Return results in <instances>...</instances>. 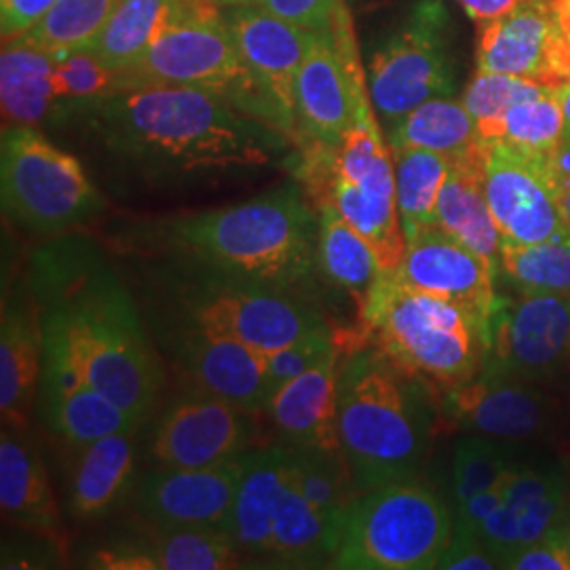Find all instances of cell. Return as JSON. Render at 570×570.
Instances as JSON below:
<instances>
[{
	"label": "cell",
	"instance_id": "cell-29",
	"mask_svg": "<svg viewBox=\"0 0 570 570\" xmlns=\"http://www.w3.org/2000/svg\"><path fill=\"white\" fill-rule=\"evenodd\" d=\"M0 508L23 529L41 534L60 530L58 501L41 459L9 428L0 435Z\"/></svg>",
	"mask_w": 570,
	"mask_h": 570
},
{
	"label": "cell",
	"instance_id": "cell-11",
	"mask_svg": "<svg viewBox=\"0 0 570 570\" xmlns=\"http://www.w3.org/2000/svg\"><path fill=\"white\" fill-rule=\"evenodd\" d=\"M186 306L193 326L242 341L263 353L326 327L322 315L292 289L235 282L209 273L188 289Z\"/></svg>",
	"mask_w": 570,
	"mask_h": 570
},
{
	"label": "cell",
	"instance_id": "cell-48",
	"mask_svg": "<svg viewBox=\"0 0 570 570\" xmlns=\"http://www.w3.org/2000/svg\"><path fill=\"white\" fill-rule=\"evenodd\" d=\"M503 480L497 487L482 490V492L469 497L465 501L456 503V510L452 513L454 515V529L475 532V529L489 518L490 513L503 503V494H505Z\"/></svg>",
	"mask_w": 570,
	"mask_h": 570
},
{
	"label": "cell",
	"instance_id": "cell-46",
	"mask_svg": "<svg viewBox=\"0 0 570 570\" xmlns=\"http://www.w3.org/2000/svg\"><path fill=\"white\" fill-rule=\"evenodd\" d=\"M442 570H494L501 569L499 558L480 541L475 532L454 529L449 550L438 562Z\"/></svg>",
	"mask_w": 570,
	"mask_h": 570
},
{
	"label": "cell",
	"instance_id": "cell-50",
	"mask_svg": "<svg viewBox=\"0 0 570 570\" xmlns=\"http://www.w3.org/2000/svg\"><path fill=\"white\" fill-rule=\"evenodd\" d=\"M480 28L513 11L522 0H456Z\"/></svg>",
	"mask_w": 570,
	"mask_h": 570
},
{
	"label": "cell",
	"instance_id": "cell-13",
	"mask_svg": "<svg viewBox=\"0 0 570 570\" xmlns=\"http://www.w3.org/2000/svg\"><path fill=\"white\" fill-rule=\"evenodd\" d=\"M484 367L548 385L570 370V296L518 292L489 322Z\"/></svg>",
	"mask_w": 570,
	"mask_h": 570
},
{
	"label": "cell",
	"instance_id": "cell-34",
	"mask_svg": "<svg viewBox=\"0 0 570 570\" xmlns=\"http://www.w3.org/2000/svg\"><path fill=\"white\" fill-rule=\"evenodd\" d=\"M385 140L389 150L423 148L452 159L482 144L465 104L454 98H435L416 106L385 129Z\"/></svg>",
	"mask_w": 570,
	"mask_h": 570
},
{
	"label": "cell",
	"instance_id": "cell-39",
	"mask_svg": "<svg viewBox=\"0 0 570 570\" xmlns=\"http://www.w3.org/2000/svg\"><path fill=\"white\" fill-rule=\"evenodd\" d=\"M564 131V112L558 98V87H553L543 96L511 106L499 127L497 142L510 144L511 148L550 164Z\"/></svg>",
	"mask_w": 570,
	"mask_h": 570
},
{
	"label": "cell",
	"instance_id": "cell-7",
	"mask_svg": "<svg viewBox=\"0 0 570 570\" xmlns=\"http://www.w3.org/2000/svg\"><path fill=\"white\" fill-rule=\"evenodd\" d=\"M129 75L138 87L180 85L214 91L296 142L294 127L247 68L228 32L223 7L214 0H186L183 16L165 28Z\"/></svg>",
	"mask_w": 570,
	"mask_h": 570
},
{
	"label": "cell",
	"instance_id": "cell-32",
	"mask_svg": "<svg viewBox=\"0 0 570 570\" xmlns=\"http://www.w3.org/2000/svg\"><path fill=\"white\" fill-rule=\"evenodd\" d=\"M315 209L320 216V266L332 284L348 292L362 315L383 275V266L366 239L346 223L334 205L320 202Z\"/></svg>",
	"mask_w": 570,
	"mask_h": 570
},
{
	"label": "cell",
	"instance_id": "cell-25",
	"mask_svg": "<svg viewBox=\"0 0 570 570\" xmlns=\"http://www.w3.org/2000/svg\"><path fill=\"white\" fill-rule=\"evenodd\" d=\"M292 446L245 452V469L225 532L245 556L266 558L277 510L292 480Z\"/></svg>",
	"mask_w": 570,
	"mask_h": 570
},
{
	"label": "cell",
	"instance_id": "cell-6",
	"mask_svg": "<svg viewBox=\"0 0 570 570\" xmlns=\"http://www.w3.org/2000/svg\"><path fill=\"white\" fill-rule=\"evenodd\" d=\"M301 155L298 180L311 204L334 205L374 249L383 271L402 265L407 244L395 202L393 157L367 87L357 96L343 142Z\"/></svg>",
	"mask_w": 570,
	"mask_h": 570
},
{
	"label": "cell",
	"instance_id": "cell-44",
	"mask_svg": "<svg viewBox=\"0 0 570 570\" xmlns=\"http://www.w3.org/2000/svg\"><path fill=\"white\" fill-rule=\"evenodd\" d=\"M218 7H256L306 30L327 35L346 11L345 0H214Z\"/></svg>",
	"mask_w": 570,
	"mask_h": 570
},
{
	"label": "cell",
	"instance_id": "cell-1",
	"mask_svg": "<svg viewBox=\"0 0 570 570\" xmlns=\"http://www.w3.org/2000/svg\"><path fill=\"white\" fill-rule=\"evenodd\" d=\"M85 119L106 150L155 183H199L282 164L289 140L223 96L180 85H140L91 104Z\"/></svg>",
	"mask_w": 570,
	"mask_h": 570
},
{
	"label": "cell",
	"instance_id": "cell-14",
	"mask_svg": "<svg viewBox=\"0 0 570 570\" xmlns=\"http://www.w3.org/2000/svg\"><path fill=\"white\" fill-rule=\"evenodd\" d=\"M484 193L503 245L570 237L551 180L550 164L505 142L482 144Z\"/></svg>",
	"mask_w": 570,
	"mask_h": 570
},
{
	"label": "cell",
	"instance_id": "cell-45",
	"mask_svg": "<svg viewBox=\"0 0 570 570\" xmlns=\"http://www.w3.org/2000/svg\"><path fill=\"white\" fill-rule=\"evenodd\" d=\"M511 570H570V532L567 524L551 530L539 541L513 551L505 560Z\"/></svg>",
	"mask_w": 570,
	"mask_h": 570
},
{
	"label": "cell",
	"instance_id": "cell-52",
	"mask_svg": "<svg viewBox=\"0 0 570 570\" xmlns=\"http://www.w3.org/2000/svg\"><path fill=\"white\" fill-rule=\"evenodd\" d=\"M567 527H569V532H570V499H569V515H567Z\"/></svg>",
	"mask_w": 570,
	"mask_h": 570
},
{
	"label": "cell",
	"instance_id": "cell-22",
	"mask_svg": "<svg viewBox=\"0 0 570 570\" xmlns=\"http://www.w3.org/2000/svg\"><path fill=\"white\" fill-rule=\"evenodd\" d=\"M41 385L51 428L77 449L112 433H136L142 425L136 416L94 387L81 370L53 346L45 345Z\"/></svg>",
	"mask_w": 570,
	"mask_h": 570
},
{
	"label": "cell",
	"instance_id": "cell-4",
	"mask_svg": "<svg viewBox=\"0 0 570 570\" xmlns=\"http://www.w3.org/2000/svg\"><path fill=\"white\" fill-rule=\"evenodd\" d=\"M435 391L376 345L346 357L338 435L357 492L419 475L438 425Z\"/></svg>",
	"mask_w": 570,
	"mask_h": 570
},
{
	"label": "cell",
	"instance_id": "cell-16",
	"mask_svg": "<svg viewBox=\"0 0 570 570\" xmlns=\"http://www.w3.org/2000/svg\"><path fill=\"white\" fill-rule=\"evenodd\" d=\"M252 414L225 400L197 391L165 407L153 440L150 459L159 469H199L244 454L252 442Z\"/></svg>",
	"mask_w": 570,
	"mask_h": 570
},
{
	"label": "cell",
	"instance_id": "cell-19",
	"mask_svg": "<svg viewBox=\"0 0 570 570\" xmlns=\"http://www.w3.org/2000/svg\"><path fill=\"white\" fill-rule=\"evenodd\" d=\"M393 273L410 287L452 301L484 322L499 305L494 268L438 225L407 242L406 256Z\"/></svg>",
	"mask_w": 570,
	"mask_h": 570
},
{
	"label": "cell",
	"instance_id": "cell-41",
	"mask_svg": "<svg viewBox=\"0 0 570 570\" xmlns=\"http://www.w3.org/2000/svg\"><path fill=\"white\" fill-rule=\"evenodd\" d=\"M550 89H553L550 85L522 77L475 70L463 94V104L475 121L480 142H497L499 127L511 106L543 96Z\"/></svg>",
	"mask_w": 570,
	"mask_h": 570
},
{
	"label": "cell",
	"instance_id": "cell-26",
	"mask_svg": "<svg viewBox=\"0 0 570 570\" xmlns=\"http://www.w3.org/2000/svg\"><path fill=\"white\" fill-rule=\"evenodd\" d=\"M444 233L468 245L501 275L503 239L484 193L482 144L452 159L438 202V223Z\"/></svg>",
	"mask_w": 570,
	"mask_h": 570
},
{
	"label": "cell",
	"instance_id": "cell-17",
	"mask_svg": "<svg viewBox=\"0 0 570 570\" xmlns=\"http://www.w3.org/2000/svg\"><path fill=\"white\" fill-rule=\"evenodd\" d=\"M245 469V452L199 469H155L140 475L134 503L157 529L225 530Z\"/></svg>",
	"mask_w": 570,
	"mask_h": 570
},
{
	"label": "cell",
	"instance_id": "cell-27",
	"mask_svg": "<svg viewBox=\"0 0 570 570\" xmlns=\"http://www.w3.org/2000/svg\"><path fill=\"white\" fill-rule=\"evenodd\" d=\"M244 553L225 530L157 529L144 546L102 551L98 569L226 570L239 569Z\"/></svg>",
	"mask_w": 570,
	"mask_h": 570
},
{
	"label": "cell",
	"instance_id": "cell-49",
	"mask_svg": "<svg viewBox=\"0 0 570 570\" xmlns=\"http://www.w3.org/2000/svg\"><path fill=\"white\" fill-rule=\"evenodd\" d=\"M551 180L556 188V199L560 205L562 218L570 228V131H564L562 142L558 144L550 159Z\"/></svg>",
	"mask_w": 570,
	"mask_h": 570
},
{
	"label": "cell",
	"instance_id": "cell-28",
	"mask_svg": "<svg viewBox=\"0 0 570 570\" xmlns=\"http://www.w3.org/2000/svg\"><path fill=\"white\" fill-rule=\"evenodd\" d=\"M503 503L518 522V550L539 541L569 515V478L551 459H520L505 473Z\"/></svg>",
	"mask_w": 570,
	"mask_h": 570
},
{
	"label": "cell",
	"instance_id": "cell-21",
	"mask_svg": "<svg viewBox=\"0 0 570 570\" xmlns=\"http://www.w3.org/2000/svg\"><path fill=\"white\" fill-rule=\"evenodd\" d=\"M178 362L197 391L220 397L247 414L268 410L273 393L263 351L193 326L180 338Z\"/></svg>",
	"mask_w": 570,
	"mask_h": 570
},
{
	"label": "cell",
	"instance_id": "cell-51",
	"mask_svg": "<svg viewBox=\"0 0 570 570\" xmlns=\"http://www.w3.org/2000/svg\"><path fill=\"white\" fill-rule=\"evenodd\" d=\"M558 98H560V104H562V112H564L567 131H570V81L558 87Z\"/></svg>",
	"mask_w": 570,
	"mask_h": 570
},
{
	"label": "cell",
	"instance_id": "cell-10",
	"mask_svg": "<svg viewBox=\"0 0 570 570\" xmlns=\"http://www.w3.org/2000/svg\"><path fill=\"white\" fill-rule=\"evenodd\" d=\"M370 102L387 129L416 106L454 98L459 87L456 26L444 0H414L370 56Z\"/></svg>",
	"mask_w": 570,
	"mask_h": 570
},
{
	"label": "cell",
	"instance_id": "cell-15",
	"mask_svg": "<svg viewBox=\"0 0 570 570\" xmlns=\"http://www.w3.org/2000/svg\"><path fill=\"white\" fill-rule=\"evenodd\" d=\"M446 412L465 433L522 444L550 435L560 404L548 385L482 367L475 379L446 393Z\"/></svg>",
	"mask_w": 570,
	"mask_h": 570
},
{
	"label": "cell",
	"instance_id": "cell-31",
	"mask_svg": "<svg viewBox=\"0 0 570 570\" xmlns=\"http://www.w3.org/2000/svg\"><path fill=\"white\" fill-rule=\"evenodd\" d=\"M131 435V431L112 433L81 446L70 482V511L75 518H96L117 503L134 473Z\"/></svg>",
	"mask_w": 570,
	"mask_h": 570
},
{
	"label": "cell",
	"instance_id": "cell-53",
	"mask_svg": "<svg viewBox=\"0 0 570 570\" xmlns=\"http://www.w3.org/2000/svg\"><path fill=\"white\" fill-rule=\"evenodd\" d=\"M539 2H553V0H539Z\"/></svg>",
	"mask_w": 570,
	"mask_h": 570
},
{
	"label": "cell",
	"instance_id": "cell-24",
	"mask_svg": "<svg viewBox=\"0 0 570 570\" xmlns=\"http://www.w3.org/2000/svg\"><path fill=\"white\" fill-rule=\"evenodd\" d=\"M338 374L336 351L273 395L268 414L289 446L341 450Z\"/></svg>",
	"mask_w": 570,
	"mask_h": 570
},
{
	"label": "cell",
	"instance_id": "cell-30",
	"mask_svg": "<svg viewBox=\"0 0 570 570\" xmlns=\"http://www.w3.org/2000/svg\"><path fill=\"white\" fill-rule=\"evenodd\" d=\"M56 51L4 42L0 56V102L4 125L39 127L53 121Z\"/></svg>",
	"mask_w": 570,
	"mask_h": 570
},
{
	"label": "cell",
	"instance_id": "cell-8",
	"mask_svg": "<svg viewBox=\"0 0 570 570\" xmlns=\"http://www.w3.org/2000/svg\"><path fill=\"white\" fill-rule=\"evenodd\" d=\"M454 534L442 497L416 478L360 492L346 513L334 569H438Z\"/></svg>",
	"mask_w": 570,
	"mask_h": 570
},
{
	"label": "cell",
	"instance_id": "cell-38",
	"mask_svg": "<svg viewBox=\"0 0 570 570\" xmlns=\"http://www.w3.org/2000/svg\"><path fill=\"white\" fill-rule=\"evenodd\" d=\"M117 2L119 0H56L37 26L13 41L45 51L87 49L100 35Z\"/></svg>",
	"mask_w": 570,
	"mask_h": 570
},
{
	"label": "cell",
	"instance_id": "cell-47",
	"mask_svg": "<svg viewBox=\"0 0 570 570\" xmlns=\"http://www.w3.org/2000/svg\"><path fill=\"white\" fill-rule=\"evenodd\" d=\"M56 0H0L2 42L13 41L37 26Z\"/></svg>",
	"mask_w": 570,
	"mask_h": 570
},
{
	"label": "cell",
	"instance_id": "cell-3",
	"mask_svg": "<svg viewBox=\"0 0 570 570\" xmlns=\"http://www.w3.org/2000/svg\"><path fill=\"white\" fill-rule=\"evenodd\" d=\"M169 244L209 275L294 289L320 266V216L305 188L287 183L244 204L176 218Z\"/></svg>",
	"mask_w": 570,
	"mask_h": 570
},
{
	"label": "cell",
	"instance_id": "cell-42",
	"mask_svg": "<svg viewBox=\"0 0 570 570\" xmlns=\"http://www.w3.org/2000/svg\"><path fill=\"white\" fill-rule=\"evenodd\" d=\"M520 459H522L520 449L513 442L497 440L480 433H468L454 446V459H452L454 501L461 503L482 490L497 487Z\"/></svg>",
	"mask_w": 570,
	"mask_h": 570
},
{
	"label": "cell",
	"instance_id": "cell-23",
	"mask_svg": "<svg viewBox=\"0 0 570 570\" xmlns=\"http://www.w3.org/2000/svg\"><path fill=\"white\" fill-rule=\"evenodd\" d=\"M45 366L41 311L30 294L2 305L0 322V412L2 425L21 431L41 385Z\"/></svg>",
	"mask_w": 570,
	"mask_h": 570
},
{
	"label": "cell",
	"instance_id": "cell-5",
	"mask_svg": "<svg viewBox=\"0 0 570 570\" xmlns=\"http://www.w3.org/2000/svg\"><path fill=\"white\" fill-rule=\"evenodd\" d=\"M362 324L391 360L444 393L475 379L489 355V322L410 287L393 271L374 285Z\"/></svg>",
	"mask_w": 570,
	"mask_h": 570
},
{
	"label": "cell",
	"instance_id": "cell-36",
	"mask_svg": "<svg viewBox=\"0 0 570 570\" xmlns=\"http://www.w3.org/2000/svg\"><path fill=\"white\" fill-rule=\"evenodd\" d=\"M395 171V202L406 244L438 223V202L452 167V157L423 150H391Z\"/></svg>",
	"mask_w": 570,
	"mask_h": 570
},
{
	"label": "cell",
	"instance_id": "cell-18",
	"mask_svg": "<svg viewBox=\"0 0 570 570\" xmlns=\"http://www.w3.org/2000/svg\"><path fill=\"white\" fill-rule=\"evenodd\" d=\"M475 70L501 72L560 87L570 81V45L551 2L522 0L480 28Z\"/></svg>",
	"mask_w": 570,
	"mask_h": 570
},
{
	"label": "cell",
	"instance_id": "cell-2",
	"mask_svg": "<svg viewBox=\"0 0 570 570\" xmlns=\"http://www.w3.org/2000/svg\"><path fill=\"white\" fill-rule=\"evenodd\" d=\"M32 265L42 343L144 423L159 400L164 370L121 277L91 245L72 239L47 245Z\"/></svg>",
	"mask_w": 570,
	"mask_h": 570
},
{
	"label": "cell",
	"instance_id": "cell-12",
	"mask_svg": "<svg viewBox=\"0 0 570 570\" xmlns=\"http://www.w3.org/2000/svg\"><path fill=\"white\" fill-rule=\"evenodd\" d=\"M348 9L332 32L317 35L296 77V144L301 153L334 150L355 117L357 96L366 89Z\"/></svg>",
	"mask_w": 570,
	"mask_h": 570
},
{
	"label": "cell",
	"instance_id": "cell-43",
	"mask_svg": "<svg viewBox=\"0 0 570 570\" xmlns=\"http://www.w3.org/2000/svg\"><path fill=\"white\" fill-rule=\"evenodd\" d=\"M336 351L338 348L332 338V332L326 326L277 351L266 353V374H268L271 393L275 395L284 385L303 376L311 367L317 366L320 362L326 360L327 355Z\"/></svg>",
	"mask_w": 570,
	"mask_h": 570
},
{
	"label": "cell",
	"instance_id": "cell-40",
	"mask_svg": "<svg viewBox=\"0 0 570 570\" xmlns=\"http://www.w3.org/2000/svg\"><path fill=\"white\" fill-rule=\"evenodd\" d=\"M501 273L518 292L570 296V237L530 245H503Z\"/></svg>",
	"mask_w": 570,
	"mask_h": 570
},
{
	"label": "cell",
	"instance_id": "cell-33",
	"mask_svg": "<svg viewBox=\"0 0 570 570\" xmlns=\"http://www.w3.org/2000/svg\"><path fill=\"white\" fill-rule=\"evenodd\" d=\"M186 0H119L87 49L110 68L129 72L165 28L183 16Z\"/></svg>",
	"mask_w": 570,
	"mask_h": 570
},
{
	"label": "cell",
	"instance_id": "cell-37",
	"mask_svg": "<svg viewBox=\"0 0 570 570\" xmlns=\"http://www.w3.org/2000/svg\"><path fill=\"white\" fill-rule=\"evenodd\" d=\"M292 449V482L296 490L317 510L346 520V513L357 499L351 492L357 489L343 450Z\"/></svg>",
	"mask_w": 570,
	"mask_h": 570
},
{
	"label": "cell",
	"instance_id": "cell-20",
	"mask_svg": "<svg viewBox=\"0 0 570 570\" xmlns=\"http://www.w3.org/2000/svg\"><path fill=\"white\" fill-rule=\"evenodd\" d=\"M223 13L247 68L282 108L285 119L296 131V77L320 32L306 30L256 7H226Z\"/></svg>",
	"mask_w": 570,
	"mask_h": 570
},
{
	"label": "cell",
	"instance_id": "cell-35",
	"mask_svg": "<svg viewBox=\"0 0 570 570\" xmlns=\"http://www.w3.org/2000/svg\"><path fill=\"white\" fill-rule=\"evenodd\" d=\"M345 522L311 505L289 480L273 522L268 556L296 564L315 562L330 556L334 560L343 541Z\"/></svg>",
	"mask_w": 570,
	"mask_h": 570
},
{
	"label": "cell",
	"instance_id": "cell-9",
	"mask_svg": "<svg viewBox=\"0 0 570 570\" xmlns=\"http://www.w3.org/2000/svg\"><path fill=\"white\" fill-rule=\"evenodd\" d=\"M0 195L4 216L42 237L68 233L106 209L81 161L30 125L2 127Z\"/></svg>",
	"mask_w": 570,
	"mask_h": 570
}]
</instances>
